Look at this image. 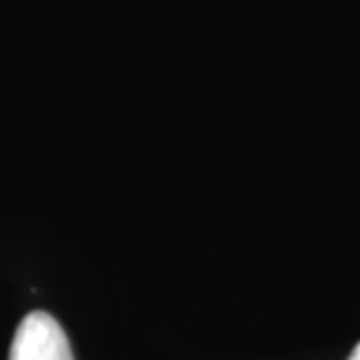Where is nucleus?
<instances>
[{"label": "nucleus", "instance_id": "1", "mask_svg": "<svg viewBox=\"0 0 360 360\" xmlns=\"http://www.w3.org/2000/svg\"><path fill=\"white\" fill-rule=\"evenodd\" d=\"M10 360H73L63 328L45 311L28 314L14 333Z\"/></svg>", "mask_w": 360, "mask_h": 360}, {"label": "nucleus", "instance_id": "2", "mask_svg": "<svg viewBox=\"0 0 360 360\" xmlns=\"http://www.w3.org/2000/svg\"><path fill=\"white\" fill-rule=\"evenodd\" d=\"M349 360H360V344L354 349V354H351V358Z\"/></svg>", "mask_w": 360, "mask_h": 360}]
</instances>
